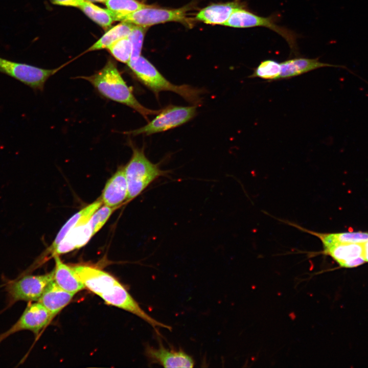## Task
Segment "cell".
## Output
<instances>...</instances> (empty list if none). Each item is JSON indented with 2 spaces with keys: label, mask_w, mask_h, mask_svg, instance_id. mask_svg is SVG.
<instances>
[{
  "label": "cell",
  "mask_w": 368,
  "mask_h": 368,
  "mask_svg": "<svg viewBox=\"0 0 368 368\" xmlns=\"http://www.w3.org/2000/svg\"><path fill=\"white\" fill-rule=\"evenodd\" d=\"M102 203L101 198H99L72 216L59 231L49 248V251L51 252L72 228L88 222Z\"/></svg>",
  "instance_id": "20"
},
{
  "label": "cell",
  "mask_w": 368,
  "mask_h": 368,
  "mask_svg": "<svg viewBox=\"0 0 368 368\" xmlns=\"http://www.w3.org/2000/svg\"><path fill=\"white\" fill-rule=\"evenodd\" d=\"M75 294L59 287L53 280L47 287L38 302L54 318L72 301Z\"/></svg>",
  "instance_id": "18"
},
{
  "label": "cell",
  "mask_w": 368,
  "mask_h": 368,
  "mask_svg": "<svg viewBox=\"0 0 368 368\" xmlns=\"http://www.w3.org/2000/svg\"><path fill=\"white\" fill-rule=\"evenodd\" d=\"M53 3L64 6L79 7L85 0H51Z\"/></svg>",
  "instance_id": "28"
},
{
  "label": "cell",
  "mask_w": 368,
  "mask_h": 368,
  "mask_svg": "<svg viewBox=\"0 0 368 368\" xmlns=\"http://www.w3.org/2000/svg\"><path fill=\"white\" fill-rule=\"evenodd\" d=\"M274 16L262 17L248 10L246 8L235 10L224 24V26L238 28L264 27L274 31L283 37L291 50L296 49V35L292 31L275 23Z\"/></svg>",
  "instance_id": "7"
},
{
  "label": "cell",
  "mask_w": 368,
  "mask_h": 368,
  "mask_svg": "<svg viewBox=\"0 0 368 368\" xmlns=\"http://www.w3.org/2000/svg\"><path fill=\"white\" fill-rule=\"evenodd\" d=\"M285 222L318 238L321 242L323 248L336 244L363 243L368 241V233L366 232L320 233L310 231L292 222L288 221Z\"/></svg>",
  "instance_id": "19"
},
{
  "label": "cell",
  "mask_w": 368,
  "mask_h": 368,
  "mask_svg": "<svg viewBox=\"0 0 368 368\" xmlns=\"http://www.w3.org/2000/svg\"><path fill=\"white\" fill-rule=\"evenodd\" d=\"M115 209L103 205L93 214L88 221L94 235L103 227Z\"/></svg>",
  "instance_id": "27"
},
{
  "label": "cell",
  "mask_w": 368,
  "mask_h": 368,
  "mask_svg": "<svg viewBox=\"0 0 368 368\" xmlns=\"http://www.w3.org/2000/svg\"><path fill=\"white\" fill-rule=\"evenodd\" d=\"M127 197L128 187L123 167L119 168L107 180L101 198L104 205L117 208Z\"/></svg>",
  "instance_id": "13"
},
{
  "label": "cell",
  "mask_w": 368,
  "mask_h": 368,
  "mask_svg": "<svg viewBox=\"0 0 368 368\" xmlns=\"http://www.w3.org/2000/svg\"><path fill=\"white\" fill-rule=\"evenodd\" d=\"M280 63L281 71L278 80L291 78L321 67H344L342 65L321 62L318 58L295 57Z\"/></svg>",
  "instance_id": "14"
},
{
  "label": "cell",
  "mask_w": 368,
  "mask_h": 368,
  "mask_svg": "<svg viewBox=\"0 0 368 368\" xmlns=\"http://www.w3.org/2000/svg\"><path fill=\"white\" fill-rule=\"evenodd\" d=\"M91 2H104L105 3L108 0H86Z\"/></svg>",
  "instance_id": "30"
},
{
  "label": "cell",
  "mask_w": 368,
  "mask_h": 368,
  "mask_svg": "<svg viewBox=\"0 0 368 368\" xmlns=\"http://www.w3.org/2000/svg\"><path fill=\"white\" fill-rule=\"evenodd\" d=\"M128 66L136 79L156 96L162 91H170L176 93L194 105L201 103V95L203 90L189 85L172 83L145 57L141 56L135 61L128 63Z\"/></svg>",
  "instance_id": "3"
},
{
  "label": "cell",
  "mask_w": 368,
  "mask_h": 368,
  "mask_svg": "<svg viewBox=\"0 0 368 368\" xmlns=\"http://www.w3.org/2000/svg\"><path fill=\"white\" fill-rule=\"evenodd\" d=\"M281 71V63L272 60L262 61L255 68L250 78H260L268 81L278 80Z\"/></svg>",
  "instance_id": "23"
},
{
  "label": "cell",
  "mask_w": 368,
  "mask_h": 368,
  "mask_svg": "<svg viewBox=\"0 0 368 368\" xmlns=\"http://www.w3.org/2000/svg\"><path fill=\"white\" fill-rule=\"evenodd\" d=\"M146 30V27L135 25L128 36L132 49L131 57L128 63L135 61L141 56Z\"/></svg>",
  "instance_id": "26"
},
{
  "label": "cell",
  "mask_w": 368,
  "mask_h": 368,
  "mask_svg": "<svg viewBox=\"0 0 368 368\" xmlns=\"http://www.w3.org/2000/svg\"><path fill=\"white\" fill-rule=\"evenodd\" d=\"M363 257L365 262H368V241L363 243Z\"/></svg>",
  "instance_id": "29"
},
{
  "label": "cell",
  "mask_w": 368,
  "mask_h": 368,
  "mask_svg": "<svg viewBox=\"0 0 368 368\" xmlns=\"http://www.w3.org/2000/svg\"><path fill=\"white\" fill-rule=\"evenodd\" d=\"M85 288L99 295L104 302L128 311L157 328L171 330V327L158 321L143 310L125 287L113 276L98 268L87 265L72 266Z\"/></svg>",
  "instance_id": "1"
},
{
  "label": "cell",
  "mask_w": 368,
  "mask_h": 368,
  "mask_svg": "<svg viewBox=\"0 0 368 368\" xmlns=\"http://www.w3.org/2000/svg\"><path fill=\"white\" fill-rule=\"evenodd\" d=\"M107 49L117 60L127 64L129 62L132 49L128 37L117 41Z\"/></svg>",
  "instance_id": "25"
},
{
  "label": "cell",
  "mask_w": 368,
  "mask_h": 368,
  "mask_svg": "<svg viewBox=\"0 0 368 368\" xmlns=\"http://www.w3.org/2000/svg\"><path fill=\"white\" fill-rule=\"evenodd\" d=\"M30 303L19 319L0 334V343L11 335L22 330L31 331L38 336L53 319L49 311L39 302Z\"/></svg>",
  "instance_id": "10"
},
{
  "label": "cell",
  "mask_w": 368,
  "mask_h": 368,
  "mask_svg": "<svg viewBox=\"0 0 368 368\" xmlns=\"http://www.w3.org/2000/svg\"><path fill=\"white\" fill-rule=\"evenodd\" d=\"M44 69L0 57V72L20 81L35 90H42L47 80L62 68Z\"/></svg>",
  "instance_id": "9"
},
{
  "label": "cell",
  "mask_w": 368,
  "mask_h": 368,
  "mask_svg": "<svg viewBox=\"0 0 368 368\" xmlns=\"http://www.w3.org/2000/svg\"><path fill=\"white\" fill-rule=\"evenodd\" d=\"M105 3L108 10L118 14L131 13L147 6L137 0H108Z\"/></svg>",
  "instance_id": "24"
},
{
  "label": "cell",
  "mask_w": 368,
  "mask_h": 368,
  "mask_svg": "<svg viewBox=\"0 0 368 368\" xmlns=\"http://www.w3.org/2000/svg\"><path fill=\"white\" fill-rule=\"evenodd\" d=\"M110 11L113 20L128 22L135 25L147 27L167 21H184L187 9L185 8L165 9L147 5L127 14H118Z\"/></svg>",
  "instance_id": "8"
},
{
  "label": "cell",
  "mask_w": 368,
  "mask_h": 368,
  "mask_svg": "<svg viewBox=\"0 0 368 368\" xmlns=\"http://www.w3.org/2000/svg\"><path fill=\"white\" fill-rule=\"evenodd\" d=\"M145 354L151 363L165 367H193L195 364L192 357L182 350L167 349L159 341L157 348L147 345Z\"/></svg>",
  "instance_id": "11"
},
{
  "label": "cell",
  "mask_w": 368,
  "mask_h": 368,
  "mask_svg": "<svg viewBox=\"0 0 368 368\" xmlns=\"http://www.w3.org/2000/svg\"><path fill=\"white\" fill-rule=\"evenodd\" d=\"M53 258L55 263L53 280L59 287L74 294L85 288L72 266L64 263L59 255H55Z\"/></svg>",
  "instance_id": "16"
},
{
  "label": "cell",
  "mask_w": 368,
  "mask_h": 368,
  "mask_svg": "<svg viewBox=\"0 0 368 368\" xmlns=\"http://www.w3.org/2000/svg\"><path fill=\"white\" fill-rule=\"evenodd\" d=\"M135 25L128 22L123 21L110 29L88 51H95L108 48L117 41L128 37Z\"/></svg>",
  "instance_id": "21"
},
{
  "label": "cell",
  "mask_w": 368,
  "mask_h": 368,
  "mask_svg": "<svg viewBox=\"0 0 368 368\" xmlns=\"http://www.w3.org/2000/svg\"><path fill=\"white\" fill-rule=\"evenodd\" d=\"M79 8L88 17L105 29L114 21L109 10L101 8L91 2L85 0Z\"/></svg>",
  "instance_id": "22"
},
{
  "label": "cell",
  "mask_w": 368,
  "mask_h": 368,
  "mask_svg": "<svg viewBox=\"0 0 368 368\" xmlns=\"http://www.w3.org/2000/svg\"><path fill=\"white\" fill-rule=\"evenodd\" d=\"M196 113V106H181L169 105L160 109L157 116L146 125L126 131L124 133L137 135H150L173 129L193 118Z\"/></svg>",
  "instance_id": "5"
},
{
  "label": "cell",
  "mask_w": 368,
  "mask_h": 368,
  "mask_svg": "<svg viewBox=\"0 0 368 368\" xmlns=\"http://www.w3.org/2000/svg\"><path fill=\"white\" fill-rule=\"evenodd\" d=\"M94 236L89 221L72 228L51 251L52 256L59 255L85 245Z\"/></svg>",
  "instance_id": "17"
},
{
  "label": "cell",
  "mask_w": 368,
  "mask_h": 368,
  "mask_svg": "<svg viewBox=\"0 0 368 368\" xmlns=\"http://www.w3.org/2000/svg\"><path fill=\"white\" fill-rule=\"evenodd\" d=\"M246 6L240 0L211 5L201 10L196 18L206 24L224 25L235 10Z\"/></svg>",
  "instance_id": "15"
},
{
  "label": "cell",
  "mask_w": 368,
  "mask_h": 368,
  "mask_svg": "<svg viewBox=\"0 0 368 368\" xmlns=\"http://www.w3.org/2000/svg\"><path fill=\"white\" fill-rule=\"evenodd\" d=\"M77 78L88 81L103 97L132 108L145 119L150 115L157 114L160 110L146 108L137 100L118 71L116 63L111 59L95 74Z\"/></svg>",
  "instance_id": "2"
},
{
  "label": "cell",
  "mask_w": 368,
  "mask_h": 368,
  "mask_svg": "<svg viewBox=\"0 0 368 368\" xmlns=\"http://www.w3.org/2000/svg\"><path fill=\"white\" fill-rule=\"evenodd\" d=\"M53 280V270L42 275H25L8 281L5 290L9 298V305L19 301L38 302L48 285Z\"/></svg>",
  "instance_id": "6"
},
{
  "label": "cell",
  "mask_w": 368,
  "mask_h": 368,
  "mask_svg": "<svg viewBox=\"0 0 368 368\" xmlns=\"http://www.w3.org/2000/svg\"><path fill=\"white\" fill-rule=\"evenodd\" d=\"M324 254L330 256L338 265L353 268L365 262L363 243H340L323 248Z\"/></svg>",
  "instance_id": "12"
},
{
  "label": "cell",
  "mask_w": 368,
  "mask_h": 368,
  "mask_svg": "<svg viewBox=\"0 0 368 368\" xmlns=\"http://www.w3.org/2000/svg\"><path fill=\"white\" fill-rule=\"evenodd\" d=\"M132 154L124 170L128 187V201L139 195L151 183L169 172L162 170L146 156L144 149L132 146Z\"/></svg>",
  "instance_id": "4"
}]
</instances>
